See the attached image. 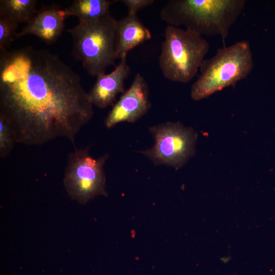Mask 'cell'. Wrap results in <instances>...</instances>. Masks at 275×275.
<instances>
[{"label":"cell","instance_id":"obj_1","mask_svg":"<svg viewBox=\"0 0 275 275\" xmlns=\"http://www.w3.org/2000/svg\"><path fill=\"white\" fill-rule=\"evenodd\" d=\"M93 106L79 75L58 56L31 46L0 52V115L16 143L64 138L74 144Z\"/></svg>","mask_w":275,"mask_h":275},{"label":"cell","instance_id":"obj_2","mask_svg":"<svg viewBox=\"0 0 275 275\" xmlns=\"http://www.w3.org/2000/svg\"><path fill=\"white\" fill-rule=\"evenodd\" d=\"M245 0H170L161 9L160 18L169 25L201 36L223 39L244 9Z\"/></svg>","mask_w":275,"mask_h":275},{"label":"cell","instance_id":"obj_3","mask_svg":"<svg viewBox=\"0 0 275 275\" xmlns=\"http://www.w3.org/2000/svg\"><path fill=\"white\" fill-rule=\"evenodd\" d=\"M254 67L253 54L247 41L218 48L211 58L204 60L200 74L193 84L190 96L199 101L246 78Z\"/></svg>","mask_w":275,"mask_h":275},{"label":"cell","instance_id":"obj_4","mask_svg":"<svg viewBox=\"0 0 275 275\" xmlns=\"http://www.w3.org/2000/svg\"><path fill=\"white\" fill-rule=\"evenodd\" d=\"M67 31L72 39V55L90 75L105 73L118 59L117 20L110 14L94 21H79Z\"/></svg>","mask_w":275,"mask_h":275},{"label":"cell","instance_id":"obj_5","mask_svg":"<svg viewBox=\"0 0 275 275\" xmlns=\"http://www.w3.org/2000/svg\"><path fill=\"white\" fill-rule=\"evenodd\" d=\"M158 63L167 79L186 84L197 74L209 44L202 36L168 25L164 30Z\"/></svg>","mask_w":275,"mask_h":275},{"label":"cell","instance_id":"obj_6","mask_svg":"<svg viewBox=\"0 0 275 275\" xmlns=\"http://www.w3.org/2000/svg\"><path fill=\"white\" fill-rule=\"evenodd\" d=\"M89 151L87 146L75 148L68 154L63 179L69 196L80 204H86L96 197L107 195L104 167L108 155L95 158Z\"/></svg>","mask_w":275,"mask_h":275},{"label":"cell","instance_id":"obj_7","mask_svg":"<svg viewBox=\"0 0 275 275\" xmlns=\"http://www.w3.org/2000/svg\"><path fill=\"white\" fill-rule=\"evenodd\" d=\"M149 130L154 139L153 146L138 152L154 165L178 170L195 155L198 134L193 128L179 122H167L153 125Z\"/></svg>","mask_w":275,"mask_h":275},{"label":"cell","instance_id":"obj_8","mask_svg":"<svg viewBox=\"0 0 275 275\" xmlns=\"http://www.w3.org/2000/svg\"><path fill=\"white\" fill-rule=\"evenodd\" d=\"M151 106L148 84L144 77L138 73L130 87L113 105L104 124L111 128L122 122L133 123L146 114Z\"/></svg>","mask_w":275,"mask_h":275},{"label":"cell","instance_id":"obj_9","mask_svg":"<svg viewBox=\"0 0 275 275\" xmlns=\"http://www.w3.org/2000/svg\"><path fill=\"white\" fill-rule=\"evenodd\" d=\"M67 17L64 9L54 5L38 10L32 19L17 33L16 39L32 35L45 43H54L61 35Z\"/></svg>","mask_w":275,"mask_h":275},{"label":"cell","instance_id":"obj_10","mask_svg":"<svg viewBox=\"0 0 275 275\" xmlns=\"http://www.w3.org/2000/svg\"><path fill=\"white\" fill-rule=\"evenodd\" d=\"M130 71L127 57H125L120 59L119 63L111 73L97 76L95 84L88 93L92 105L100 108L112 105L117 96L124 92L125 81Z\"/></svg>","mask_w":275,"mask_h":275},{"label":"cell","instance_id":"obj_11","mask_svg":"<svg viewBox=\"0 0 275 275\" xmlns=\"http://www.w3.org/2000/svg\"><path fill=\"white\" fill-rule=\"evenodd\" d=\"M151 34L137 16L128 14L117 20L118 59L127 57L128 52L151 38Z\"/></svg>","mask_w":275,"mask_h":275},{"label":"cell","instance_id":"obj_12","mask_svg":"<svg viewBox=\"0 0 275 275\" xmlns=\"http://www.w3.org/2000/svg\"><path fill=\"white\" fill-rule=\"evenodd\" d=\"M118 1L75 0L64 10L67 17L74 16L79 21H91L109 14V8Z\"/></svg>","mask_w":275,"mask_h":275},{"label":"cell","instance_id":"obj_13","mask_svg":"<svg viewBox=\"0 0 275 275\" xmlns=\"http://www.w3.org/2000/svg\"><path fill=\"white\" fill-rule=\"evenodd\" d=\"M36 0H1L0 15L19 25L28 23L37 12Z\"/></svg>","mask_w":275,"mask_h":275},{"label":"cell","instance_id":"obj_14","mask_svg":"<svg viewBox=\"0 0 275 275\" xmlns=\"http://www.w3.org/2000/svg\"><path fill=\"white\" fill-rule=\"evenodd\" d=\"M18 26L0 15V52L7 50L11 42L16 39Z\"/></svg>","mask_w":275,"mask_h":275},{"label":"cell","instance_id":"obj_15","mask_svg":"<svg viewBox=\"0 0 275 275\" xmlns=\"http://www.w3.org/2000/svg\"><path fill=\"white\" fill-rule=\"evenodd\" d=\"M15 143L10 126L5 119L0 115V157L4 158L8 156Z\"/></svg>","mask_w":275,"mask_h":275},{"label":"cell","instance_id":"obj_16","mask_svg":"<svg viewBox=\"0 0 275 275\" xmlns=\"http://www.w3.org/2000/svg\"><path fill=\"white\" fill-rule=\"evenodd\" d=\"M127 7L128 14L136 15L140 10L151 5L153 0H122L120 1Z\"/></svg>","mask_w":275,"mask_h":275}]
</instances>
